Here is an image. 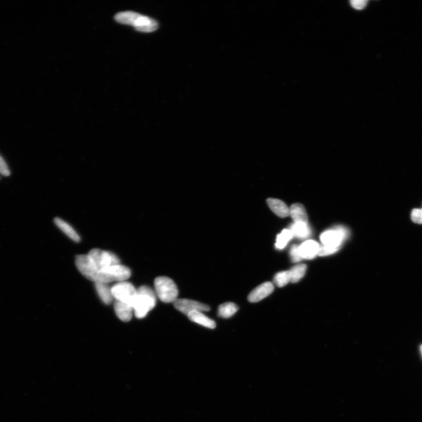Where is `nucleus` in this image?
<instances>
[{"label": "nucleus", "mask_w": 422, "mask_h": 422, "mask_svg": "<svg viewBox=\"0 0 422 422\" xmlns=\"http://www.w3.org/2000/svg\"><path fill=\"white\" fill-rule=\"evenodd\" d=\"M115 19L119 23L132 26L137 31L142 33H152L158 27L156 20L133 12L119 13L116 14Z\"/></svg>", "instance_id": "1"}, {"label": "nucleus", "mask_w": 422, "mask_h": 422, "mask_svg": "<svg viewBox=\"0 0 422 422\" xmlns=\"http://www.w3.org/2000/svg\"><path fill=\"white\" fill-rule=\"evenodd\" d=\"M156 293L149 287L143 286L137 289V294L132 305L137 318H145L156 304Z\"/></svg>", "instance_id": "2"}, {"label": "nucleus", "mask_w": 422, "mask_h": 422, "mask_svg": "<svg viewBox=\"0 0 422 422\" xmlns=\"http://www.w3.org/2000/svg\"><path fill=\"white\" fill-rule=\"evenodd\" d=\"M156 293L161 301L169 303L177 299L178 290L174 281L167 277H158L154 281Z\"/></svg>", "instance_id": "3"}, {"label": "nucleus", "mask_w": 422, "mask_h": 422, "mask_svg": "<svg viewBox=\"0 0 422 422\" xmlns=\"http://www.w3.org/2000/svg\"><path fill=\"white\" fill-rule=\"evenodd\" d=\"M131 276V271L128 267L119 265L108 267L99 271L97 280L105 283L121 282L126 281Z\"/></svg>", "instance_id": "4"}, {"label": "nucleus", "mask_w": 422, "mask_h": 422, "mask_svg": "<svg viewBox=\"0 0 422 422\" xmlns=\"http://www.w3.org/2000/svg\"><path fill=\"white\" fill-rule=\"evenodd\" d=\"M113 296L116 301L133 305L137 294V290L128 281L118 282L112 287ZM133 307V306H132Z\"/></svg>", "instance_id": "5"}, {"label": "nucleus", "mask_w": 422, "mask_h": 422, "mask_svg": "<svg viewBox=\"0 0 422 422\" xmlns=\"http://www.w3.org/2000/svg\"><path fill=\"white\" fill-rule=\"evenodd\" d=\"M98 270L121 264L118 256L111 252L102 251L100 249H93L88 253Z\"/></svg>", "instance_id": "6"}, {"label": "nucleus", "mask_w": 422, "mask_h": 422, "mask_svg": "<svg viewBox=\"0 0 422 422\" xmlns=\"http://www.w3.org/2000/svg\"><path fill=\"white\" fill-rule=\"evenodd\" d=\"M76 265L77 269L83 276L91 281L97 280L98 272L97 267L88 255H81L76 256Z\"/></svg>", "instance_id": "7"}, {"label": "nucleus", "mask_w": 422, "mask_h": 422, "mask_svg": "<svg viewBox=\"0 0 422 422\" xmlns=\"http://www.w3.org/2000/svg\"><path fill=\"white\" fill-rule=\"evenodd\" d=\"M174 305L178 311L187 315L193 311L203 312L210 310L208 305L189 299H177L174 302Z\"/></svg>", "instance_id": "8"}, {"label": "nucleus", "mask_w": 422, "mask_h": 422, "mask_svg": "<svg viewBox=\"0 0 422 422\" xmlns=\"http://www.w3.org/2000/svg\"><path fill=\"white\" fill-rule=\"evenodd\" d=\"M347 237L343 229L327 231L321 235V241L325 246L333 248H340L343 241Z\"/></svg>", "instance_id": "9"}, {"label": "nucleus", "mask_w": 422, "mask_h": 422, "mask_svg": "<svg viewBox=\"0 0 422 422\" xmlns=\"http://www.w3.org/2000/svg\"><path fill=\"white\" fill-rule=\"evenodd\" d=\"M274 290L273 284L267 281L259 285L248 295V300L251 302H257L268 296Z\"/></svg>", "instance_id": "10"}, {"label": "nucleus", "mask_w": 422, "mask_h": 422, "mask_svg": "<svg viewBox=\"0 0 422 422\" xmlns=\"http://www.w3.org/2000/svg\"><path fill=\"white\" fill-rule=\"evenodd\" d=\"M320 246L315 241L309 240L305 241L299 246V252L302 259H311L319 254Z\"/></svg>", "instance_id": "11"}, {"label": "nucleus", "mask_w": 422, "mask_h": 422, "mask_svg": "<svg viewBox=\"0 0 422 422\" xmlns=\"http://www.w3.org/2000/svg\"><path fill=\"white\" fill-rule=\"evenodd\" d=\"M115 311L118 318L124 322L131 320L134 311L132 305L118 301L115 303Z\"/></svg>", "instance_id": "12"}, {"label": "nucleus", "mask_w": 422, "mask_h": 422, "mask_svg": "<svg viewBox=\"0 0 422 422\" xmlns=\"http://www.w3.org/2000/svg\"><path fill=\"white\" fill-rule=\"evenodd\" d=\"M267 203L268 204L270 209L278 217L286 218L289 216L290 209L282 200L278 199L269 198L267 200Z\"/></svg>", "instance_id": "13"}, {"label": "nucleus", "mask_w": 422, "mask_h": 422, "mask_svg": "<svg viewBox=\"0 0 422 422\" xmlns=\"http://www.w3.org/2000/svg\"><path fill=\"white\" fill-rule=\"evenodd\" d=\"M94 283L95 287L102 301L107 305L111 304L114 298L111 287H109L108 284L99 281H95Z\"/></svg>", "instance_id": "14"}, {"label": "nucleus", "mask_w": 422, "mask_h": 422, "mask_svg": "<svg viewBox=\"0 0 422 422\" xmlns=\"http://www.w3.org/2000/svg\"><path fill=\"white\" fill-rule=\"evenodd\" d=\"M290 215L295 223L307 224L308 216L305 209L301 203H296L292 205L290 208Z\"/></svg>", "instance_id": "15"}, {"label": "nucleus", "mask_w": 422, "mask_h": 422, "mask_svg": "<svg viewBox=\"0 0 422 422\" xmlns=\"http://www.w3.org/2000/svg\"><path fill=\"white\" fill-rule=\"evenodd\" d=\"M188 316L191 321L207 327V328L214 329L216 327V322L204 315L202 312L193 311L189 313Z\"/></svg>", "instance_id": "16"}, {"label": "nucleus", "mask_w": 422, "mask_h": 422, "mask_svg": "<svg viewBox=\"0 0 422 422\" xmlns=\"http://www.w3.org/2000/svg\"><path fill=\"white\" fill-rule=\"evenodd\" d=\"M54 223L60 230L68 236V237L71 239L72 240L76 242H79L80 241V237L76 232L74 230V229L70 226L66 222L60 219L59 218H55L54 219Z\"/></svg>", "instance_id": "17"}, {"label": "nucleus", "mask_w": 422, "mask_h": 422, "mask_svg": "<svg viewBox=\"0 0 422 422\" xmlns=\"http://www.w3.org/2000/svg\"><path fill=\"white\" fill-rule=\"evenodd\" d=\"M238 310L237 304L233 302H225L218 308V315L220 318L228 319L233 316Z\"/></svg>", "instance_id": "18"}, {"label": "nucleus", "mask_w": 422, "mask_h": 422, "mask_svg": "<svg viewBox=\"0 0 422 422\" xmlns=\"http://www.w3.org/2000/svg\"><path fill=\"white\" fill-rule=\"evenodd\" d=\"M291 231L293 236L300 239L307 238L310 234L308 224L303 223H295L291 227Z\"/></svg>", "instance_id": "19"}, {"label": "nucleus", "mask_w": 422, "mask_h": 422, "mask_svg": "<svg viewBox=\"0 0 422 422\" xmlns=\"http://www.w3.org/2000/svg\"><path fill=\"white\" fill-rule=\"evenodd\" d=\"M293 237V234L291 230H284L280 234L277 235L275 245L276 248L283 249Z\"/></svg>", "instance_id": "20"}, {"label": "nucleus", "mask_w": 422, "mask_h": 422, "mask_svg": "<svg viewBox=\"0 0 422 422\" xmlns=\"http://www.w3.org/2000/svg\"><path fill=\"white\" fill-rule=\"evenodd\" d=\"M307 269V266L304 264L294 266L290 270L291 275V281L292 283H296L304 276Z\"/></svg>", "instance_id": "21"}, {"label": "nucleus", "mask_w": 422, "mask_h": 422, "mask_svg": "<svg viewBox=\"0 0 422 422\" xmlns=\"http://www.w3.org/2000/svg\"><path fill=\"white\" fill-rule=\"evenodd\" d=\"M291 281L290 271H284L276 274L274 277V283L278 287H283Z\"/></svg>", "instance_id": "22"}, {"label": "nucleus", "mask_w": 422, "mask_h": 422, "mask_svg": "<svg viewBox=\"0 0 422 422\" xmlns=\"http://www.w3.org/2000/svg\"><path fill=\"white\" fill-rule=\"evenodd\" d=\"M290 256L292 261L293 262H300L302 259L300 252H299V246L294 245L292 246L290 250Z\"/></svg>", "instance_id": "23"}, {"label": "nucleus", "mask_w": 422, "mask_h": 422, "mask_svg": "<svg viewBox=\"0 0 422 422\" xmlns=\"http://www.w3.org/2000/svg\"><path fill=\"white\" fill-rule=\"evenodd\" d=\"M411 218L413 223L422 224V209H414L411 211Z\"/></svg>", "instance_id": "24"}, {"label": "nucleus", "mask_w": 422, "mask_h": 422, "mask_svg": "<svg viewBox=\"0 0 422 422\" xmlns=\"http://www.w3.org/2000/svg\"><path fill=\"white\" fill-rule=\"evenodd\" d=\"M340 248H333L329 247V246H323V247L320 248L319 252V255L320 256H325L333 254L339 251Z\"/></svg>", "instance_id": "25"}, {"label": "nucleus", "mask_w": 422, "mask_h": 422, "mask_svg": "<svg viewBox=\"0 0 422 422\" xmlns=\"http://www.w3.org/2000/svg\"><path fill=\"white\" fill-rule=\"evenodd\" d=\"M367 5V1L365 0H353L351 2V5L355 9L362 10Z\"/></svg>", "instance_id": "26"}, {"label": "nucleus", "mask_w": 422, "mask_h": 422, "mask_svg": "<svg viewBox=\"0 0 422 422\" xmlns=\"http://www.w3.org/2000/svg\"><path fill=\"white\" fill-rule=\"evenodd\" d=\"M0 173L4 176H9L10 174L9 168L1 156H0Z\"/></svg>", "instance_id": "27"}, {"label": "nucleus", "mask_w": 422, "mask_h": 422, "mask_svg": "<svg viewBox=\"0 0 422 422\" xmlns=\"http://www.w3.org/2000/svg\"><path fill=\"white\" fill-rule=\"evenodd\" d=\"M420 352H421V355H422V346H421V347H420Z\"/></svg>", "instance_id": "28"}]
</instances>
